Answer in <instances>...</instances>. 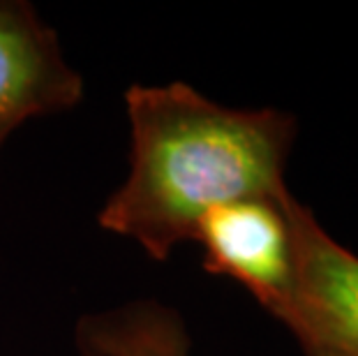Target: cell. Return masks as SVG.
<instances>
[{
	"label": "cell",
	"instance_id": "cell-5",
	"mask_svg": "<svg viewBox=\"0 0 358 356\" xmlns=\"http://www.w3.org/2000/svg\"><path fill=\"white\" fill-rule=\"evenodd\" d=\"M74 347L79 356H194L182 315L155 299L83 315Z\"/></svg>",
	"mask_w": 358,
	"mask_h": 356
},
{
	"label": "cell",
	"instance_id": "cell-2",
	"mask_svg": "<svg viewBox=\"0 0 358 356\" xmlns=\"http://www.w3.org/2000/svg\"><path fill=\"white\" fill-rule=\"evenodd\" d=\"M280 204L294 252L292 299L280 324L303 356H358V255L333 238L289 187Z\"/></svg>",
	"mask_w": 358,
	"mask_h": 356
},
{
	"label": "cell",
	"instance_id": "cell-1",
	"mask_svg": "<svg viewBox=\"0 0 358 356\" xmlns=\"http://www.w3.org/2000/svg\"><path fill=\"white\" fill-rule=\"evenodd\" d=\"M127 176L97 211V225L166 262L194 238L210 208L287 190L299 118L278 107L238 109L185 81L132 83Z\"/></svg>",
	"mask_w": 358,
	"mask_h": 356
},
{
	"label": "cell",
	"instance_id": "cell-4",
	"mask_svg": "<svg viewBox=\"0 0 358 356\" xmlns=\"http://www.w3.org/2000/svg\"><path fill=\"white\" fill-rule=\"evenodd\" d=\"M83 90V77L35 7L0 0V148L28 120L74 109Z\"/></svg>",
	"mask_w": 358,
	"mask_h": 356
},
{
	"label": "cell",
	"instance_id": "cell-3",
	"mask_svg": "<svg viewBox=\"0 0 358 356\" xmlns=\"http://www.w3.org/2000/svg\"><path fill=\"white\" fill-rule=\"evenodd\" d=\"M280 194L220 204L199 220L192 238L201 245L208 273L238 283L278 322L294 285L292 232Z\"/></svg>",
	"mask_w": 358,
	"mask_h": 356
}]
</instances>
